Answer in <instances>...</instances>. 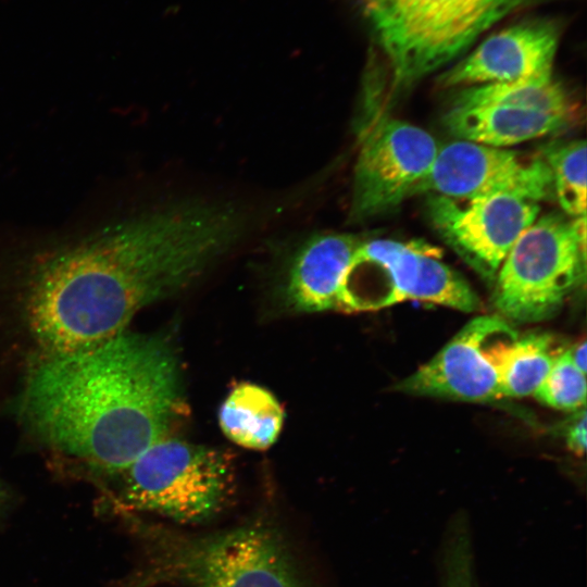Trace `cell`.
Returning a JSON list of instances; mask_svg holds the SVG:
<instances>
[{"mask_svg": "<svg viewBox=\"0 0 587 587\" xmlns=\"http://www.w3.org/2000/svg\"><path fill=\"white\" fill-rule=\"evenodd\" d=\"M517 336L500 315L477 316L396 389L414 396L469 402L501 399L499 358L503 347Z\"/></svg>", "mask_w": 587, "mask_h": 587, "instance_id": "obj_9", "label": "cell"}, {"mask_svg": "<svg viewBox=\"0 0 587 587\" xmlns=\"http://www.w3.org/2000/svg\"><path fill=\"white\" fill-rule=\"evenodd\" d=\"M428 196L427 214L435 230L491 284L516 239L540 211L537 202L507 195L472 200Z\"/></svg>", "mask_w": 587, "mask_h": 587, "instance_id": "obj_10", "label": "cell"}, {"mask_svg": "<svg viewBox=\"0 0 587 587\" xmlns=\"http://www.w3.org/2000/svg\"><path fill=\"white\" fill-rule=\"evenodd\" d=\"M439 587H479L469 519L451 517L439 552Z\"/></svg>", "mask_w": 587, "mask_h": 587, "instance_id": "obj_19", "label": "cell"}, {"mask_svg": "<svg viewBox=\"0 0 587 587\" xmlns=\"http://www.w3.org/2000/svg\"><path fill=\"white\" fill-rule=\"evenodd\" d=\"M586 346V340H582L566 349L572 362L585 374L587 369Z\"/></svg>", "mask_w": 587, "mask_h": 587, "instance_id": "obj_22", "label": "cell"}, {"mask_svg": "<svg viewBox=\"0 0 587 587\" xmlns=\"http://www.w3.org/2000/svg\"><path fill=\"white\" fill-rule=\"evenodd\" d=\"M11 501V495L5 485L0 480V519L4 515Z\"/></svg>", "mask_w": 587, "mask_h": 587, "instance_id": "obj_23", "label": "cell"}, {"mask_svg": "<svg viewBox=\"0 0 587 587\" xmlns=\"http://www.w3.org/2000/svg\"><path fill=\"white\" fill-rule=\"evenodd\" d=\"M564 350L548 333L533 332L509 341L501 351L498 365L501 396L534 395Z\"/></svg>", "mask_w": 587, "mask_h": 587, "instance_id": "obj_17", "label": "cell"}, {"mask_svg": "<svg viewBox=\"0 0 587 587\" xmlns=\"http://www.w3.org/2000/svg\"><path fill=\"white\" fill-rule=\"evenodd\" d=\"M586 141L551 142L542 150L553 186V196L572 218L586 216Z\"/></svg>", "mask_w": 587, "mask_h": 587, "instance_id": "obj_18", "label": "cell"}, {"mask_svg": "<svg viewBox=\"0 0 587 587\" xmlns=\"http://www.w3.org/2000/svg\"><path fill=\"white\" fill-rule=\"evenodd\" d=\"M230 202L188 199L66 230L2 234L22 274L28 327L48 355L99 345L186 286L248 230Z\"/></svg>", "mask_w": 587, "mask_h": 587, "instance_id": "obj_1", "label": "cell"}, {"mask_svg": "<svg viewBox=\"0 0 587 587\" xmlns=\"http://www.w3.org/2000/svg\"><path fill=\"white\" fill-rule=\"evenodd\" d=\"M123 473L129 507L182 524L217 516L230 503L236 486L227 452L177 439H160Z\"/></svg>", "mask_w": 587, "mask_h": 587, "instance_id": "obj_6", "label": "cell"}, {"mask_svg": "<svg viewBox=\"0 0 587 587\" xmlns=\"http://www.w3.org/2000/svg\"><path fill=\"white\" fill-rule=\"evenodd\" d=\"M586 387V374L572 362L565 349L534 395L547 407L574 412L585 408Z\"/></svg>", "mask_w": 587, "mask_h": 587, "instance_id": "obj_20", "label": "cell"}, {"mask_svg": "<svg viewBox=\"0 0 587 587\" xmlns=\"http://www.w3.org/2000/svg\"><path fill=\"white\" fill-rule=\"evenodd\" d=\"M419 193L461 200L507 195L539 203L553 196V186L542 157L457 139L439 147Z\"/></svg>", "mask_w": 587, "mask_h": 587, "instance_id": "obj_8", "label": "cell"}, {"mask_svg": "<svg viewBox=\"0 0 587 587\" xmlns=\"http://www.w3.org/2000/svg\"><path fill=\"white\" fill-rule=\"evenodd\" d=\"M386 268L387 307L405 300L426 301L474 312L480 301L469 283L445 264L439 251L423 241L380 239Z\"/></svg>", "mask_w": 587, "mask_h": 587, "instance_id": "obj_12", "label": "cell"}, {"mask_svg": "<svg viewBox=\"0 0 587 587\" xmlns=\"http://www.w3.org/2000/svg\"><path fill=\"white\" fill-rule=\"evenodd\" d=\"M179 400L170 345L123 332L87 349L48 355L26 379L20 414L47 446L123 473L163 438Z\"/></svg>", "mask_w": 587, "mask_h": 587, "instance_id": "obj_2", "label": "cell"}, {"mask_svg": "<svg viewBox=\"0 0 587 587\" xmlns=\"http://www.w3.org/2000/svg\"><path fill=\"white\" fill-rule=\"evenodd\" d=\"M586 216L537 217L516 239L494 282L499 315L520 323L555 315L585 280Z\"/></svg>", "mask_w": 587, "mask_h": 587, "instance_id": "obj_5", "label": "cell"}, {"mask_svg": "<svg viewBox=\"0 0 587 587\" xmlns=\"http://www.w3.org/2000/svg\"><path fill=\"white\" fill-rule=\"evenodd\" d=\"M137 526L147 561L133 587H307L283 533L264 517L210 534Z\"/></svg>", "mask_w": 587, "mask_h": 587, "instance_id": "obj_3", "label": "cell"}, {"mask_svg": "<svg viewBox=\"0 0 587 587\" xmlns=\"http://www.w3.org/2000/svg\"><path fill=\"white\" fill-rule=\"evenodd\" d=\"M573 117L509 105L451 107L444 125L457 139L504 148L554 134Z\"/></svg>", "mask_w": 587, "mask_h": 587, "instance_id": "obj_14", "label": "cell"}, {"mask_svg": "<svg viewBox=\"0 0 587 587\" xmlns=\"http://www.w3.org/2000/svg\"><path fill=\"white\" fill-rule=\"evenodd\" d=\"M560 27L530 18L492 34L437 79L444 88L505 83L552 75Z\"/></svg>", "mask_w": 587, "mask_h": 587, "instance_id": "obj_11", "label": "cell"}, {"mask_svg": "<svg viewBox=\"0 0 587 587\" xmlns=\"http://www.w3.org/2000/svg\"><path fill=\"white\" fill-rule=\"evenodd\" d=\"M361 241L341 233H321L304 240L288 273L286 294L292 307L304 312L336 309L340 283Z\"/></svg>", "mask_w": 587, "mask_h": 587, "instance_id": "obj_13", "label": "cell"}, {"mask_svg": "<svg viewBox=\"0 0 587 587\" xmlns=\"http://www.w3.org/2000/svg\"><path fill=\"white\" fill-rule=\"evenodd\" d=\"M284 422V410L267 389L241 383L234 387L218 411L224 435L236 445L265 450L277 439Z\"/></svg>", "mask_w": 587, "mask_h": 587, "instance_id": "obj_15", "label": "cell"}, {"mask_svg": "<svg viewBox=\"0 0 587 587\" xmlns=\"http://www.w3.org/2000/svg\"><path fill=\"white\" fill-rule=\"evenodd\" d=\"M586 408L574 411L563 426V437L571 452L582 457L586 450Z\"/></svg>", "mask_w": 587, "mask_h": 587, "instance_id": "obj_21", "label": "cell"}, {"mask_svg": "<svg viewBox=\"0 0 587 587\" xmlns=\"http://www.w3.org/2000/svg\"><path fill=\"white\" fill-rule=\"evenodd\" d=\"M509 105L575 117L574 102L552 75L463 87L451 107Z\"/></svg>", "mask_w": 587, "mask_h": 587, "instance_id": "obj_16", "label": "cell"}, {"mask_svg": "<svg viewBox=\"0 0 587 587\" xmlns=\"http://www.w3.org/2000/svg\"><path fill=\"white\" fill-rule=\"evenodd\" d=\"M432 134L379 116L364 130L357 157L350 216L364 221L394 211L417 189L439 150Z\"/></svg>", "mask_w": 587, "mask_h": 587, "instance_id": "obj_7", "label": "cell"}, {"mask_svg": "<svg viewBox=\"0 0 587 587\" xmlns=\"http://www.w3.org/2000/svg\"><path fill=\"white\" fill-rule=\"evenodd\" d=\"M537 0H360L387 59L392 90L463 54L489 27Z\"/></svg>", "mask_w": 587, "mask_h": 587, "instance_id": "obj_4", "label": "cell"}]
</instances>
